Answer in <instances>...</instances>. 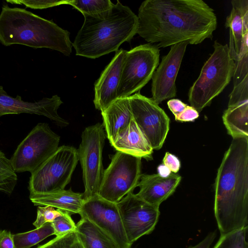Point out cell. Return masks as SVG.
<instances>
[{
  "label": "cell",
  "instance_id": "cell-1",
  "mask_svg": "<svg viewBox=\"0 0 248 248\" xmlns=\"http://www.w3.org/2000/svg\"><path fill=\"white\" fill-rule=\"evenodd\" d=\"M137 17V33L158 48L201 44L212 39L217 25L214 10L202 0H146Z\"/></svg>",
  "mask_w": 248,
  "mask_h": 248
},
{
  "label": "cell",
  "instance_id": "cell-2",
  "mask_svg": "<svg viewBox=\"0 0 248 248\" xmlns=\"http://www.w3.org/2000/svg\"><path fill=\"white\" fill-rule=\"evenodd\" d=\"M215 192L221 235L248 226V137L233 138L217 170Z\"/></svg>",
  "mask_w": 248,
  "mask_h": 248
},
{
  "label": "cell",
  "instance_id": "cell-3",
  "mask_svg": "<svg viewBox=\"0 0 248 248\" xmlns=\"http://www.w3.org/2000/svg\"><path fill=\"white\" fill-rule=\"evenodd\" d=\"M83 16L84 22L72 44L77 55L96 59L117 51L137 34V16L119 1L103 14Z\"/></svg>",
  "mask_w": 248,
  "mask_h": 248
},
{
  "label": "cell",
  "instance_id": "cell-4",
  "mask_svg": "<svg viewBox=\"0 0 248 248\" xmlns=\"http://www.w3.org/2000/svg\"><path fill=\"white\" fill-rule=\"evenodd\" d=\"M70 33L52 21L25 9L3 5L0 13V43L6 46L21 45L46 48L65 56L72 53Z\"/></svg>",
  "mask_w": 248,
  "mask_h": 248
},
{
  "label": "cell",
  "instance_id": "cell-5",
  "mask_svg": "<svg viewBox=\"0 0 248 248\" xmlns=\"http://www.w3.org/2000/svg\"><path fill=\"white\" fill-rule=\"evenodd\" d=\"M214 51L204 63L199 76L190 88L188 96L190 106L198 112L210 105L233 78L235 63L228 44L215 41Z\"/></svg>",
  "mask_w": 248,
  "mask_h": 248
},
{
  "label": "cell",
  "instance_id": "cell-6",
  "mask_svg": "<svg viewBox=\"0 0 248 248\" xmlns=\"http://www.w3.org/2000/svg\"><path fill=\"white\" fill-rule=\"evenodd\" d=\"M160 50L155 45H141L126 51L121 68L117 98L139 92L152 78L159 63Z\"/></svg>",
  "mask_w": 248,
  "mask_h": 248
},
{
  "label": "cell",
  "instance_id": "cell-7",
  "mask_svg": "<svg viewBox=\"0 0 248 248\" xmlns=\"http://www.w3.org/2000/svg\"><path fill=\"white\" fill-rule=\"evenodd\" d=\"M60 137L47 123H38L19 143L10 159L15 172L38 169L58 149Z\"/></svg>",
  "mask_w": 248,
  "mask_h": 248
},
{
  "label": "cell",
  "instance_id": "cell-8",
  "mask_svg": "<svg viewBox=\"0 0 248 248\" xmlns=\"http://www.w3.org/2000/svg\"><path fill=\"white\" fill-rule=\"evenodd\" d=\"M78 158L77 150L62 145L35 171L29 182L30 194L48 193L64 189L71 180Z\"/></svg>",
  "mask_w": 248,
  "mask_h": 248
},
{
  "label": "cell",
  "instance_id": "cell-9",
  "mask_svg": "<svg viewBox=\"0 0 248 248\" xmlns=\"http://www.w3.org/2000/svg\"><path fill=\"white\" fill-rule=\"evenodd\" d=\"M141 158L117 151L104 170L98 195L117 203L137 186L141 173Z\"/></svg>",
  "mask_w": 248,
  "mask_h": 248
},
{
  "label": "cell",
  "instance_id": "cell-10",
  "mask_svg": "<svg viewBox=\"0 0 248 248\" xmlns=\"http://www.w3.org/2000/svg\"><path fill=\"white\" fill-rule=\"evenodd\" d=\"M103 124L85 128L77 154L82 170L84 200L98 195L104 172L102 153L106 139Z\"/></svg>",
  "mask_w": 248,
  "mask_h": 248
},
{
  "label": "cell",
  "instance_id": "cell-11",
  "mask_svg": "<svg viewBox=\"0 0 248 248\" xmlns=\"http://www.w3.org/2000/svg\"><path fill=\"white\" fill-rule=\"evenodd\" d=\"M133 118L153 150L160 149L170 128V119L152 98L139 92L128 97Z\"/></svg>",
  "mask_w": 248,
  "mask_h": 248
},
{
  "label": "cell",
  "instance_id": "cell-12",
  "mask_svg": "<svg viewBox=\"0 0 248 248\" xmlns=\"http://www.w3.org/2000/svg\"><path fill=\"white\" fill-rule=\"evenodd\" d=\"M117 205L130 245L155 229L160 215L159 207L146 202L133 192L127 194Z\"/></svg>",
  "mask_w": 248,
  "mask_h": 248
},
{
  "label": "cell",
  "instance_id": "cell-13",
  "mask_svg": "<svg viewBox=\"0 0 248 248\" xmlns=\"http://www.w3.org/2000/svg\"><path fill=\"white\" fill-rule=\"evenodd\" d=\"M93 223L114 241L118 248H131L128 242L117 203L98 195L84 201L79 214Z\"/></svg>",
  "mask_w": 248,
  "mask_h": 248
},
{
  "label": "cell",
  "instance_id": "cell-14",
  "mask_svg": "<svg viewBox=\"0 0 248 248\" xmlns=\"http://www.w3.org/2000/svg\"><path fill=\"white\" fill-rule=\"evenodd\" d=\"M188 44L185 41L171 46L155 71L151 78V98L158 105L176 96L175 81Z\"/></svg>",
  "mask_w": 248,
  "mask_h": 248
},
{
  "label": "cell",
  "instance_id": "cell-15",
  "mask_svg": "<svg viewBox=\"0 0 248 248\" xmlns=\"http://www.w3.org/2000/svg\"><path fill=\"white\" fill-rule=\"evenodd\" d=\"M62 103L60 97L57 95L32 102L25 101L19 95L16 97L10 96L3 87L0 86V117L21 113L36 114L47 117L59 126H66L68 122L61 118L57 112Z\"/></svg>",
  "mask_w": 248,
  "mask_h": 248
},
{
  "label": "cell",
  "instance_id": "cell-16",
  "mask_svg": "<svg viewBox=\"0 0 248 248\" xmlns=\"http://www.w3.org/2000/svg\"><path fill=\"white\" fill-rule=\"evenodd\" d=\"M125 52L122 48L116 51L115 56L94 84L93 103L95 108L101 111L118 99L117 90Z\"/></svg>",
  "mask_w": 248,
  "mask_h": 248
},
{
  "label": "cell",
  "instance_id": "cell-17",
  "mask_svg": "<svg viewBox=\"0 0 248 248\" xmlns=\"http://www.w3.org/2000/svg\"><path fill=\"white\" fill-rule=\"evenodd\" d=\"M182 177L171 172L166 177L158 173L141 175L137 186L139 192L136 195L146 202L159 207L160 204L175 191Z\"/></svg>",
  "mask_w": 248,
  "mask_h": 248
},
{
  "label": "cell",
  "instance_id": "cell-18",
  "mask_svg": "<svg viewBox=\"0 0 248 248\" xmlns=\"http://www.w3.org/2000/svg\"><path fill=\"white\" fill-rule=\"evenodd\" d=\"M111 145L117 151L147 160L152 159L153 149L133 118Z\"/></svg>",
  "mask_w": 248,
  "mask_h": 248
},
{
  "label": "cell",
  "instance_id": "cell-19",
  "mask_svg": "<svg viewBox=\"0 0 248 248\" xmlns=\"http://www.w3.org/2000/svg\"><path fill=\"white\" fill-rule=\"evenodd\" d=\"M103 125L110 144L133 118L128 97L118 98L101 111Z\"/></svg>",
  "mask_w": 248,
  "mask_h": 248
},
{
  "label": "cell",
  "instance_id": "cell-20",
  "mask_svg": "<svg viewBox=\"0 0 248 248\" xmlns=\"http://www.w3.org/2000/svg\"><path fill=\"white\" fill-rule=\"evenodd\" d=\"M30 199L36 206H50L68 212L79 214L84 202L83 193L62 189L48 193L30 194Z\"/></svg>",
  "mask_w": 248,
  "mask_h": 248
},
{
  "label": "cell",
  "instance_id": "cell-21",
  "mask_svg": "<svg viewBox=\"0 0 248 248\" xmlns=\"http://www.w3.org/2000/svg\"><path fill=\"white\" fill-rule=\"evenodd\" d=\"M227 17L226 28L230 29L236 53L239 54L244 36L248 33V0H232Z\"/></svg>",
  "mask_w": 248,
  "mask_h": 248
},
{
  "label": "cell",
  "instance_id": "cell-22",
  "mask_svg": "<svg viewBox=\"0 0 248 248\" xmlns=\"http://www.w3.org/2000/svg\"><path fill=\"white\" fill-rule=\"evenodd\" d=\"M76 232L84 248H118L108 234L86 217H81Z\"/></svg>",
  "mask_w": 248,
  "mask_h": 248
},
{
  "label": "cell",
  "instance_id": "cell-23",
  "mask_svg": "<svg viewBox=\"0 0 248 248\" xmlns=\"http://www.w3.org/2000/svg\"><path fill=\"white\" fill-rule=\"evenodd\" d=\"M222 120L228 134L233 138L248 137V101L228 104Z\"/></svg>",
  "mask_w": 248,
  "mask_h": 248
},
{
  "label": "cell",
  "instance_id": "cell-24",
  "mask_svg": "<svg viewBox=\"0 0 248 248\" xmlns=\"http://www.w3.org/2000/svg\"><path fill=\"white\" fill-rule=\"evenodd\" d=\"M248 33L246 34L242 41L239 54L235 51L232 36L230 33L229 48L230 55L235 63V69L233 76V85L240 83L248 76Z\"/></svg>",
  "mask_w": 248,
  "mask_h": 248
},
{
  "label": "cell",
  "instance_id": "cell-25",
  "mask_svg": "<svg viewBox=\"0 0 248 248\" xmlns=\"http://www.w3.org/2000/svg\"><path fill=\"white\" fill-rule=\"evenodd\" d=\"M53 234L52 223L46 222L32 231L13 234V238L16 248H30Z\"/></svg>",
  "mask_w": 248,
  "mask_h": 248
},
{
  "label": "cell",
  "instance_id": "cell-26",
  "mask_svg": "<svg viewBox=\"0 0 248 248\" xmlns=\"http://www.w3.org/2000/svg\"><path fill=\"white\" fill-rule=\"evenodd\" d=\"M17 181V174L13 170L10 160L0 150V192L10 195Z\"/></svg>",
  "mask_w": 248,
  "mask_h": 248
},
{
  "label": "cell",
  "instance_id": "cell-27",
  "mask_svg": "<svg viewBox=\"0 0 248 248\" xmlns=\"http://www.w3.org/2000/svg\"><path fill=\"white\" fill-rule=\"evenodd\" d=\"M67 4L78 10L83 15L97 16L108 11L114 4L109 0H68Z\"/></svg>",
  "mask_w": 248,
  "mask_h": 248
},
{
  "label": "cell",
  "instance_id": "cell-28",
  "mask_svg": "<svg viewBox=\"0 0 248 248\" xmlns=\"http://www.w3.org/2000/svg\"><path fill=\"white\" fill-rule=\"evenodd\" d=\"M248 226L220 235L214 248H248Z\"/></svg>",
  "mask_w": 248,
  "mask_h": 248
},
{
  "label": "cell",
  "instance_id": "cell-29",
  "mask_svg": "<svg viewBox=\"0 0 248 248\" xmlns=\"http://www.w3.org/2000/svg\"><path fill=\"white\" fill-rule=\"evenodd\" d=\"M61 215L57 217L51 223L54 230V234L60 236L70 232L76 231V225L68 212L61 210Z\"/></svg>",
  "mask_w": 248,
  "mask_h": 248
},
{
  "label": "cell",
  "instance_id": "cell-30",
  "mask_svg": "<svg viewBox=\"0 0 248 248\" xmlns=\"http://www.w3.org/2000/svg\"><path fill=\"white\" fill-rule=\"evenodd\" d=\"M14 4L24 5L32 9H44L62 4H67L68 0H7Z\"/></svg>",
  "mask_w": 248,
  "mask_h": 248
},
{
  "label": "cell",
  "instance_id": "cell-31",
  "mask_svg": "<svg viewBox=\"0 0 248 248\" xmlns=\"http://www.w3.org/2000/svg\"><path fill=\"white\" fill-rule=\"evenodd\" d=\"M61 215L60 209L55 210L50 206H39L37 208V218L33 225L38 228L46 222H52Z\"/></svg>",
  "mask_w": 248,
  "mask_h": 248
},
{
  "label": "cell",
  "instance_id": "cell-32",
  "mask_svg": "<svg viewBox=\"0 0 248 248\" xmlns=\"http://www.w3.org/2000/svg\"><path fill=\"white\" fill-rule=\"evenodd\" d=\"M248 101V76L240 83L233 86L229 95L228 104Z\"/></svg>",
  "mask_w": 248,
  "mask_h": 248
},
{
  "label": "cell",
  "instance_id": "cell-33",
  "mask_svg": "<svg viewBox=\"0 0 248 248\" xmlns=\"http://www.w3.org/2000/svg\"><path fill=\"white\" fill-rule=\"evenodd\" d=\"M162 162L172 173H176L180 170V160L175 155L169 152L166 153Z\"/></svg>",
  "mask_w": 248,
  "mask_h": 248
},
{
  "label": "cell",
  "instance_id": "cell-34",
  "mask_svg": "<svg viewBox=\"0 0 248 248\" xmlns=\"http://www.w3.org/2000/svg\"><path fill=\"white\" fill-rule=\"evenodd\" d=\"M199 116V112L196 109L187 105L183 112L175 119L181 122H192L198 118Z\"/></svg>",
  "mask_w": 248,
  "mask_h": 248
},
{
  "label": "cell",
  "instance_id": "cell-35",
  "mask_svg": "<svg viewBox=\"0 0 248 248\" xmlns=\"http://www.w3.org/2000/svg\"><path fill=\"white\" fill-rule=\"evenodd\" d=\"M170 110L176 118L185 109L187 104L178 99H171L167 102Z\"/></svg>",
  "mask_w": 248,
  "mask_h": 248
},
{
  "label": "cell",
  "instance_id": "cell-36",
  "mask_svg": "<svg viewBox=\"0 0 248 248\" xmlns=\"http://www.w3.org/2000/svg\"><path fill=\"white\" fill-rule=\"evenodd\" d=\"M0 248H16L13 234L10 232L0 231Z\"/></svg>",
  "mask_w": 248,
  "mask_h": 248
},
{
  "label": "cell",
  "instance_id": "cell-37",
  "mask_svg": "<svg viewBox=\"0 0 248 248\" xmlns=\"http://www.w3.org/2000/svg\"><path fill=\"white\" fill-rule=\"evenodd\" d=\"M216 232H211L199 243L194 246L189 247L188 248H210V246L216 237Z\"/></svg>",
  "mask_w": 248,
  "mask_h": 248
},
{
  "label": "cell",
  "instance_id": "cell-38",
  "mask_svg": "<svg viewBox=\"0 0 248 248\" xmlns=\"http://www.w3.org/2000/svg\"><path fill=\"white\" fill-rule=\"evenodd\" d=\"M158 174L161 177H166L171 173V171L163 164L159 165L157 167Z\"/></svg>",
  "mask_w": 248,
  "mask_h": 248
}]
</instances>
